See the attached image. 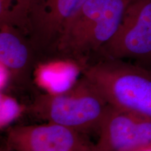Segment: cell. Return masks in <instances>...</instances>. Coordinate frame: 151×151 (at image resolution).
I'll use <instances>...</instances> for the list:
<instances>
[{"label": "cell", "mask_w": 151, "mask_h": 151, "mask_svg": "<svg viewBox=\"0 0 151 151\" xmlns=\"http://www.w3.org/2000/svg\"><path fill=\"white\" fill-rule=\"evenodd\" d=\"M4 147L8 151H97L88 134L52 122L10 127Z\"/></svg>", "instance_id": "cell-5"}, {"label": "cell", "mask_w": 151, "mask_h": 151, "mask_svg": "<svg viewBox=\"0 0 151 151\" xmlns=\"http://www.w3.org/2000/svg\"><path fill=\"white\" fill-rule=\"evenodd\" d=\"M1 128L4 127L20 113V106L17 101L6 92H1Z\"/></svg>", "instance_id": "cell-10"}, {"label": "cell", "mask_w": 151, "mask_h": 151, "mask_svg": "<svg viewBox=\"0 0 151 151\" xmlns=\"http://www.w3.org/2000/svg\"><path fill=\"white\" fill-rule=\"evenodd\" d=\"M34 0H0V24L18 28L29 37Z\"/></svg>", "instance_id": "cell-9"}, {"label": "cell", "mask_w": 151, "mask_h": 151, "mask_svg": "<svg viewBox=\"0 0 151 151\" xmlns=\"http://www.w3.org/2000/svg\"><path fill=\"white\" fill-rule=\"evenodd\" d=\"M111 106L151 119V71L123 60L98 58L81 69Z\"/></svg>", "instance_id": "cell-2"}, {"label": "cell", "mask_w": 151, "mask_h": 151, "mask_svg": "<svg viewBox=\"0 0 151 151\" xmlns=\"http://www.w3.org/2000/svg\"><path fill=\"white\" fill-rule=\"evenodd\" d=\"M132 1L87 0L66 24L52 57L74 62L81 69L112 39Z\"/></svg>", "instance_id": "cell-1"}, {"label": "cell", "mask_w": 151, "mask_h": 151, "mask_svg": "<svg viewBox=\"0 0 151 151\" xmlns=\"http://www.w3.org/2000/svg\"><path fill=\"white\" fill-rule=\"evenodd\" d=\"M1 151H8V150H7L6 148L5 147H4V148H3L1 149Z\"/></svg>", "instance_id": "cell-12"}, {"label": "cell", "mask_w": 151, "mask_h": 151, "mask_svg": "<svg viewBox=\"0 0 151 151\" xmlns=\"http://www.w3.org/2000/svg\"><path fill=\"white\" fill-rule=\"evenodd\" d=\"M143 150H148V151H151V144L149 145L148 147H146V148L144 149Z\"/></svg>", "instance_id": "cell-11"}, {"label": "cell", "mask_w": 151, "mask_h": 151, "mask_svg": "<svg viewBox=\"0 0 151 151\" xmlns=\"http://www.w3.org/2000/svg\"><path fill=\"white\" fill-rule=\"evenodd\" d=\"M41 60L27 35L13 26L0 24V65L13 88L37 93L34 73Z\"/></svg>", "instance_id": "cell-7"}, {"label": "cell", "mask_w": 151, "mask_h": 151, "mask_svg": "<svg viewBox=\"0 0 151 151\" xmlns=\"http://www.w3.org/2000/svg\"><path fill=\"white\" fill-rule=\"evenodd\" d=\"M98 58L151 62V0L132 1L118 31L94 60Z\"/></svg>", "instance_id": "cell-4"}, {"label": "cell", "mask_w": 151, "mask_h": 151, "mask_svg": "<svg viewBox=\"0 0 151 151\" xmlns=\"http://www.w3.org/2000/svg\"><path fill=\"white\" fill-rule=\"evenodd\" d=\"M87 0H34L29 38L41 58L53 56L56 43L68 22Z\"/></svg>", "instance_id": "cell-6"}, {"label": "cell", "mask_w": 151, "mask_h": 151, "mask_svg": "<svg viewBox=\"0 0 151 151\" xmlns=\"http://www.w3.org/2000/svg\"><path fill=\"white\" fill-rule=\"evenodd\" d=\"M107 101L83 77L59 92H37L24 108L30 116L88 134L99 133L110 109Z\"/></svg>", "instance_id": "cell-3"}, {"label": "cell", "mask_w": 151, "mask_h": 151, "mask_svg": "<svg viewBox=\"0 0 151 151\" xmlns=\"http://www.w3.org/2000/svg\"><path fill=\"white\" fill-rule=\"evenodd\" d=\"M98 134L97 151H142L151 144V119L111 106Z\"/></svg>", "instance_id": "cell-8"}]
</instances>
